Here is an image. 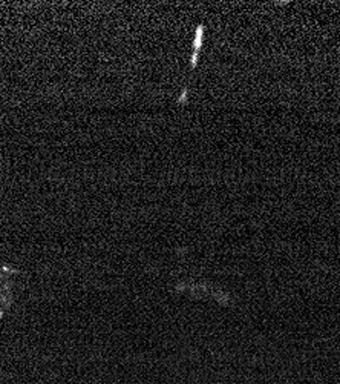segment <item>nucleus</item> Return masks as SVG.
Segmentation results:
<instances>
[{"mask_svg": "<svg viewBox=\"0 0 340 384\" xmlns=\"http://www.w3.org/2000/svg\"><path fill=\"white\" fill-rule=\"evenodd\" d=\"M204 28H202V25H199L198 27V30H196V37H195V40H193V56H192V68H195L196 66V63H198V53H199V48H201V45H202V31Z\"/></svg>", "mask_w": 340, "mask_h": 384, "instance_id": "1", "label": "nucleus"}]
</instances>
